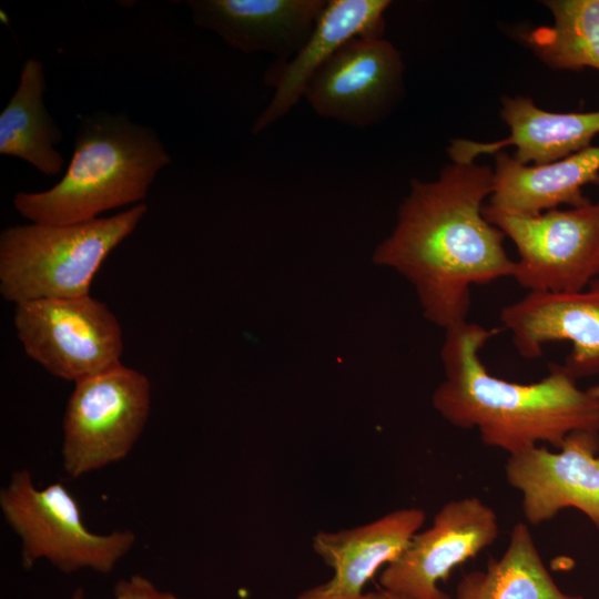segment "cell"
Returning <instances> with one entry per match:
<instances>
[{
    "mask_svg": "<svg viewBox=\"0 0 599 599\" xmlns=\"http://www.w3.org/2000/svg\"><path fill=\"white\" fill-rule=\"evenodd\" d=\"M148 212L144 203L109 217L54 225L30 223L0 233V293L22 302L90 295L106 256Z\"/></svg>",
    "mask_w": 599,
    "mask_h": 599,
    "instance_id": "obj_4",
    "label": "cell"
},
{
    "mask_svg": "<svg viewBox=\"0 0 599 599\" xmlns=\"http://www.w3.org/2000/svg\"><path fill=\"white\" fill-rule=\"evenodd\" d=\"M114 599H181L172 592L160 591L148 578L133 575L119 580L113 588ZM71 599H84L82 588L75 589Z\"/></svg>",
    "mask_w": 599,
    "mask_h": 599,
    "instance_id": "obj_21",
    "label": "cell"
},
{
    "mask_svg": "<svg viewBox=\"0 0 599 599\" xmlns=\"http://www.w3.org/2000/svg\"><path fill=\"white\" fill-rule=\"evenodd\" d=\"M327 0H190L199 28L246 54L267 53L275 62L295 55L312 33Z\"/></svg>",
    "mask_w": 599,
    "mask_h": 599,
    "instance_id": "obj_14",
    "label": "cell"
},
{
    "mask_svg": "<svg viewBox=\"0 0 599 599\" xmlns=\"http://www.w3.org/2000/svg\"><path fill=\"white\" fill-rule=\"evenodd\" d=\"M494 171L476 162L446 165L437 179H414L396 224L373 253L405 277L423 315L444 331L468 321L470 290L511 277L505 234L484 215Z\"/></svg>",
    "mask_w": 599,
    "mask_h": 599,
    "instance_id": "obj_1",
    "label": "cell"
},
{
    "mask_svg": "<svg viewBox=\"0 0 599 599\" xmlns=\"http://www.w3.org/2000/svg\"><path fill=\"white\" fill-rule=\"evenodd\" d=\"M389 0H327L308 39L285 62H274L264 75L274 93L252 125L260 134L284 118L303 99L315 72L356 37H383Z\"/></svg>",
    "mask_w": 599,
    "mask_h": 599,
    "instance_id": "obj_15",
    "label": "cell"
},
{
    "mask_svg": "<svg viewBox=\"0 0 599 599\" xmlns=\"http://www.w3.org/2000/svg\"><path fill=\"white\" fill-rule=\"evenodd\" d=\"M554 22L530 30L525 41L549 68L599 70V0L544 2Z\"/></svg>",
    "mask_w": 599,
    "mask_h": 599,
    "instance_id": "obj_20",
    "label": "cell"
},
{
    "mask_svg": "<svg viewBox=\"0 0 599 599\" xmlns=\"http://www.w3.org/2000/svg\"><path fill=\"white\" fill-rule=\"evenodd\" d=\"M499 319L522 357L537 358L548 343L566 341L572 346L566 369L577 379L599 374V278L578 292H528L504 306Z\"/></svg>",
    "mask_w": 599,
    "mask_h": 599,
    "instance_id": "obj_12",
    "label": "cell"
},
{
    "mask_svg": "<svg viewBox=\"0 0 599 599\" xmlns=\"http://www.w3.org/2000/svg\"><path fill=\"white\" fill-rule=\"evenodd\" d=\"M14 305L21 345L53 376L75 384L121 363V326L104 303L85 295Z\"/></svg>",
    "mask_w": 599,
    "mask_h": 599,
    "instance_id": "obj_8",
    "label": "cell"
},
{
    "mask_svg": "<svg viewBox=\"0 0 599 599\" xmlns=\"http://www.w3.org/2000/svg\"><path fill=\"white\" fill-rule=\"evenodd\" d=\"M518 252L511 277L528 292L571 293L599 278V203L536 216L484 206Z\"/></svg>",
    "mask_w": 599,
    "mask_h": 599,
    "instance_id": "obj_7",
    "label": "cell"
},
{
    "mask_svg": "<svg viewBox=\"0 0 599 599\" xmlns=\"http://www.w3.org/2000/svg\"><path fill=\"white\" fill-rule=\"evenodd\" d=\"M489 206L515 215L536 216L560 205L582 206L588 184H599V146H589L547 164H522L504 151L495 153Z\"/></svg>",
    "mask_w": 599,
    "mask_h": 599,
    "instance_id": "obj_17",
    "label": "cell"
},
{
    "mask_svg": "<svg viewBox=\"0 0 599 599\" xmlns=\"http://www.w3.org/2000/svg\"><path fill=\"white\" fill-rule=\"evenodd\" d=\"M500 115L510 134L495 142L455 139L448 146L454 163H474L483 154H495L514 145V158L522 164H547L591 146L599 133V110L591 112H550L525 97H505Z\"/></svg>",
    "mask_w": 599,
    "mask_h": 599,
    "instance_id": "obj_16",
    "label": "cell"
},
{
    "mask_svg": "<svg viewBox=\"0 0 599 599\" xmlns=\"http://www.w3.org/2000/svg\"><path fill=\"white\" fill-rule=\"evenodd\" d=\"M500 331L469 321L445 329L444 379L432 395L434 409L508 456L541 444L557 449L573 432L599 433L598 402L562 364H549L548 374L530 384L489 373L480 351Z\"/></svg>",
    "mask_w": 599,
    "mask_h": 599,
    "instance_id": "obj_2",
    "label": "cell"
},
{
    "mask_svg": "<svg viewBox=\"0 0 599 599\" xmlns=\"http://www.w3.org/2000/svg\"><path fill=\"white\" fill-rule=\"evenodd\" d=\"M0 509L20 539L24 569L45 559L67 573L80 569L108 573L136 541L129 529L104 535L89 530L69 489L59 481L39 489L28 469L11 473L0 490Z\"/></svg>",
    "mask_w": 599,
    "mask_h": 599,
    "instance_id": "obj_5",
    "label": "cell"
},
{
    "mask_svg": "<svg viewBox=\"0 0 599 599\" xmlns=\"http://www.w3.org/2000/svg\"><path fill=\"white\" fill-rule=\"evenodd\" d=\"M499 535L495 510L475 496L446 502L433 524L419 530L404 551L385 567L380 588L410 599H450L438 583L491 546Z\"/></svg>",
    "mask_w": 599,
    "mask_h": 599,
    "instance_id": "obj_10",
    "label": "cell"
},
{
    "mask_svg": "<svg viewBox=\"0 0 599 599\" xmlns=\"http://www.w3.org/2000/svg\"><path fill=\"white\" fill-rule=\"evenodd\" d=\"M425 520L423 509L408 507L351 529L316 532L313 550L333 575L296 599H364L366 583L404 551Z\"/></svg>",
    "mask_w": 599,
    "mask_h": 599,
    "instance_id": "obj_13",
    "label": "cell"
},
{
    "mask_svg": "<svg viewBox=\"0 0 599 599\" xmlns=\"http://www.w3.org/2000/svg\"><path fill=\"white\" fill-rule=\"evenodd\" d=\"M43 63L29 58L17 90L0 113V153L19 158L42 174L62 172L64 159L55 149L63 134L44 105Z\"/></svg>",
    "mask_w": 599,
    "mask_h": 599,
    "instance_id": "obj_18",
    "label": "cell"
},
{
    "mask_svg": "<svg viewBox=\"0 0 599 599\" xmlns=\"http://www.w3.org/2000/svg\"><path fill=\"white\" fill-rule=\"evenodd\" d=\"M598 453L599 433L578 430L556 450L538 445L508 456L505 477L521 495L528 525H540L573 508L599 530Z\"/></svg>",
    "mask_w": 599,
    "mask_h": 599,
    "instance_id": "obj_11",
    "label": "cell"
},
{
    "mask_svg": "<svg viewBox=\"0 0 599 599\" xmlns=\"http://www.w3.org/2000/svg\"><path fill=\"white\" fill-rule=\"evenodd\" d=\"M364 599H410L393 591L379 588L378 590L365 593Z\"/></svg>",
    "mask_w": 599,
    "mask_h": 599,
    "instance_id": "obj_22",
    "label": "cell"
},
{
    "mask_svg": "<svg viewBox=\"0 0 599 599\" xmlns=\"http://www.w3.org/2000/svg\"><path fill=\"white\" fill-rule=\"evenodd\" d=\"M148 377L121 363L75 383L63 417L62 466L71 478L123 460L150 414Z\"/></svg>",
    "mask_w": 599,
    "mask_h": 599,
    "instance_id": "obj_6",
    "label": "cell"
},
{
    "mask_svg": "<svg viewBox=\"0 0 599 599\" xmlns=\"http://www.w3.org/2000/svg\"><path fill=\"white\" fill-rule=\"evenodd\" d=\"M171 161L152 128L131 121L124 113L99 111L79 121L62 179L44 191L18 192L13 205L33 223L88 222L108 210L144 200Z\"/></svg>",
    "mask_w": 599,
    "mask_h": 599,
    "instance_id": "obj_3",
    "label": "cell"
},
{
    "mask_svg": "<svg viewBox=\"0 0 599 599\" xmlns=\"http://www.w3.org/2000/svg\"><path fill=\"white\" fill-rule=\"evenodd\" d=\"M588 392L596 398L599 405V384L589 387Z\"/></svg>",
    "mask_w": 599,
    "mask_h": 599,
    "instance_id": "obj_23",
    "label": "cell"
},
{
    "mask_svg": "<svg viewBox=\"0 0 599 599\" xmlns=\"http://www.w3.org/2000/svg\"><path fill=\"white\" fill-rule=\"evenodd\" d=\"M399 51L383 37H356L308 81L303 99L324 119L364 129L382 122L404 91Z\"/></svg>",
    "mask_w": 599,
    "mask_h": 599,
    "instance_id": "obj_9",
    "label": "cell"
},
{
    "mask_svg": "<svg viewBox=\"0 0 599 599\" xmlns=\"http://www.w3.org/2000/svg\"><path fill=\"white\" fill-rule=\"evenodd\" d=\"M456 599H585L562 591L548 571L527 522L514 525L506 550L484 570L466 573Z\"/></svg>",
    "mask_w": 599,
    "mask_h": 599,
    "instance_id": "obj_19",
    "label": "cell"
}]
</instances>
